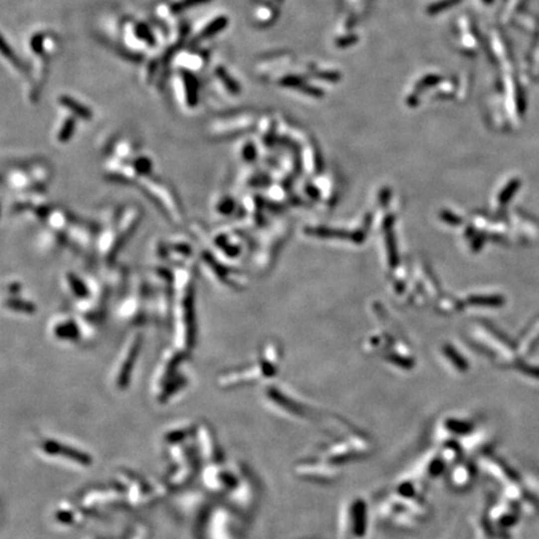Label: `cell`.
Segmentation results:
<instances>
[{
    "mask_svg": "<svg viewBox=\"0 0 539 539\" xmlns=\"http://www.w3.org/2000/svg\"><path fill=\"white\" fill-rule=\"evenodd\" d=\"M171 321L175 347L185 352L191 351L196 343L195 265L175 268Z\"/></svg>",
    "mask_w": 539,
    "mask_h": 539,
    "instance_id": "obj_1",
    "label": "cell"
},
{
    "mask_svg": "<svg viewBox=\"0 0 539 539\" xmlns=\"http://www.w3.org/2000/svg\"><path fill=\"white\" fill-rule=\"evenodd\" d=\"M141 221V209L127 206L110 216L97 238V248L103 258L111 262L122 246L127 242Z\"/></svg>",
    "mask_w": 539,
    "mask_h": 539,
    "instance_id": "obj_2",
    "label": "cell"
},
{
    "mask_svg": "<svg viewBox=\"0 0 539 539\" xmlns=\"http://www.w3.org/2000/svg\"><path fill=\"white\" fill-rule=\"evenodd\" d=\"M117 38L125 53L131 58H145L156 46L161 31L142 19L127 16L117 25Z\"/></svg>",
    "mask_w": 539,
    "mask_h": 539,
    "instance_id": "obj_3",
    "label": "cell"
},
{
    "mask_svg": "<svg viewBox=\"0 0 539 539\" xmlns=\"http://www.w3.org/2000/svg\"><path fill=\"white\" fill-rule=\"evenodd\" d=\"M60 48L58 36L50 30H34L26 39V49L31 56L30 78L38 86H43L48 75L49 60Z\"/></svg>",
    "mask_w": 539,
    "mask_h": 539,
    "instance_id": "obj_4",
    "label": "cell"
},
{
    "mask_svg": "<svg viewBox=\"0 0 539 539\" xmlns=\"http://www.w3.org/2000/svg\"><path fill=\"white\" fill-rule=\"evenodd\" d=\"M51 181V169L46 162H33L11 167L5 174V183L18 193H43Z\"/></svg>",
    "mask_w": 539,
    "mask_h": 539,
    "instance_id": "obj_5",
    "label": "cell"
},
{
    "mask_svg": "<svg viewBox=\"0 0 539 539\" xmlns=\"http://www.w3.org/2000/svg\"><path fill=\"white\" fill-rule=\"evenodd\" d=\"M137 185L139 188H141V191L145 194V196L151 199L152 204L157 206L160 211L171 220V222L177 223V225L183 222V206L179 201L176 193L169 184L151 175V176L141 180Z\"/></svg>",
    "mask_w": 539,
    "mask_h": 539,
    "instance_id": "obj_6",
    "label": "cell"
},
{
    "mask_svg": "<svg viewBox=\"0 0 539 539\" xmlns=\"http://www.w3.org/2000/svg\"><path fill=\"white\" fill-rule=\"evenodd\" d=\"M142 342H144V337H142L141 332L134 331L127 336V338L122 343L111 373L112 382L117 388L122 390L130 382L137 357L141 352Z\"/></svg>",
    "mask_w": 539,
    "mask_h": 539,
    "instance_id": "obj_7",
    "label": "cell"
},
{
    "mask_svg": "<svg viewBox=\"0 0 539 539\" xmlns=\"http://www.w3.org/2000/svg\"><path fill=\"white\" fill-rule=\"evenodd\" d=\"M46 331L53 341L66 346H75L88 341L81 319L69 312H58L53 315L48 321Z\"/></svg>",
    "mask_w": 539,
    "mask_h": 539,
    "instance_id": "obj_8",
    "label": "cell"
},
{
    "mask_svg": "<svg viewBox=\"0 0 539 539\" xmlns=\"http://www.w3.org/2000/svg\"><path fill=\"white\" fill-rule=\"evenodd\" d=\"M171 86L177 104L185 111L198 109L201 102V85L198 74L174 69L171 74Z\"/></svg>",
    "mask_w": 539,
    "mask_h": 539,
    "instance_id": "obj_9",
    "label": "cell"
},
{
    "mask_svg": "<svg viewBox=\"0 0 539 539\" xmlns=\"http://www.w3.org/2000/svg\"><path fill=\"white\" fill-rule=\"evenodd\" d=\"M145 284L140 282L117 309V317L129 324H142L147 317V292Z\"/></svg>",
    "mask_w": 539,
    "mask_h": 539,
    "instance_id": "obj_10",
    "label": "cell"
},
{
    "mask_svg": "<svg viewBox=\"0 0 539 539\" xmlns=\"http://www.w3.org/2000/svg\"><path fill=\"white\" fill-rule=\"evenodd\" d=\"M230 24V18L226 13H217L206 15L200 21L194 25L189 34V45H201L206 41L211 40L218 34L222 33Z\"/></svg>",
    "mask_w": 539,
    "mask_h": 539,
    "instance_id": "obj_11",
    "label": "cell"
},
{
    "mask_svg": "<svg viewBox=\"0 0 539 539\" xmlns=\"http://www.w3.org/2000/svg\"><path fill=\"white\" fill-rule=\"evenodd\" d=\"M210 60V50L204 44L201 45L183 46L172 59V68L181 70L200 73L206 68Z\"/></svg>",
    "mask_w": 539,
    "mask_h": 539,
    "instance_id": "obj_12",
    "label": "cell"
},
{
    "mask_svg": "<svg viewBox=\"0 0 539 539\" xmlns=\"http://www.w3.org/2000/svg\"><path fill=\"white\" fill-rule=\"evenodd\" d=\"M250 125L251 117L247 114H228L211 121L208 126V134L213 139H230L240 135Z\"/></svg>",
    "mask_w": 539,
    "mask_h": 539,
    "instance_id": "obj_13",
    "label": "cell"
},
{
    "mask_svg": "<svg viewBox=\"0 0 539 539\" xmlns=\"http://www.w3.org/2000/svg\"><path fill=\"white\" fill-rule=\"evenodd\" d=\"M5 296L3 307L13 315L18 316H31L36 312V306L31 300L23 296V284L20 280H8L4 286Z\"/></svg>",
    "mask_w": 539,
    "mask_h": 539,
    "instance_id": "obj_14",
    "label": "cell"
},
{
    "mask_svg": "<svg viewBox=\"0 0 539 539\" xmlns=\"http://www.w3.org/2000/svg\"><path fill=\"white\" fill-rule=\"evenodd\" d=\"M211 0H162L155 6V15L161 23L169 26L183 19V14L193 8L205 5Z\"/></svg>",
    "mask_w": 539,
    "mask_h": 539,
    "instance_id": "obj_15",
    "label": "cell"
},
{
    "mask_svg": "<svg viewBox=\"0 0 539 539\" xmlns=\"http://www.w3.org/2000/svg\"><path fill=\"white\" fill-rule=\"evenodd\" d=\"M213 79L218 92L225 97H237L241 93V85L230 73V69L222 63H216L213 66Z\"/></svg>",
    "mask_w": 539,
    "mask_h": 539,
    "instance_id": "obj_16",
    "label": "cell"
},
{
    "mask_svg": "<svg viewBox=\"0 0 539 539\" xmlns=\"http://www.w3.org/2000/svg\"><path fill=\"white\" fill-rule=\"evenodd\" d=\"M78 121L79 119H76L74 115L61 110V115L56 121L53 131L54 141L59 145L69 144L75 135Z\"/></svg>",
    "mask_w": 539,
    "mask_h": 539,
    "instance_id": "obj_17",
    "label": "cell"
},
{
    "mask_svg": "<svg viewBox=\"0 0 539 539\" xmlns=\"http://www.w3.org/2000/svg\"><path fill=\"white\" fill-rule=\"evenodd\" d=\"M56 104L63 111L69 112L74 115L76 119L83 120V121H89L93 117L92 108H89L85 103L80 102L76 98L71 97L69 94H61L56 98Z\"/></svg>",
    "mask_w": 539,
    "mask_h": 539,
    "instance_id": "obj_18",
    "label": "cell"
},
{
    "mask_svg": "<svg viewBox=\"0 0 539 539\" xmlns=\"http://www.w3.org/2000/svg\"><path fill=\"white\" fill-rule=\"evenodd\" d=\"M210 208L216 217L226 220L235 213L236 203L230 194L217 193L210 201Z\"/></svg>",
    "mask_w": 539,
    "mask_h": 539,
    "instance_id": "obj_19",
    "label": "cell"
},
{
    "mask_svg": "<svg viewBox=\"0 0 539 539\" xmlns=\"http://www.w3.org/2000/svg\"><path fill=\"white\" fill-rule=\"evenodd\" d=\"M1 53H3V58L5 59V61L9 64V65H10L11 69H14V70H15L16 73L21 74V75L30 76V74H29V70H28V68H26V65L23 63V61L20 60V59L18 58L15 50H14L13 46H11L10 44H9V41L5 39V36H3V43H1Z\"/></svg>",
    "mask_w": 539,
    "mask_h": 539,
    "instance_id": "obj_20",
    "label": "cell"
},
{
    "mask_svg": "<svg viewBox=\"0 0 539 539\" xmlns=\"http://www.w3.org/2000/svg\"><path fill=\"white\" fill-rule=\"evenodd\" d=\"M236 154L241 160L248 161L253 156V146L248 141H241L236 145Z\"/></svg>",
    "mask_w": 539,
    "mask_h": 539,
    "instance_id": "obj_21",
    "label": "cell"
}]
</instances>
